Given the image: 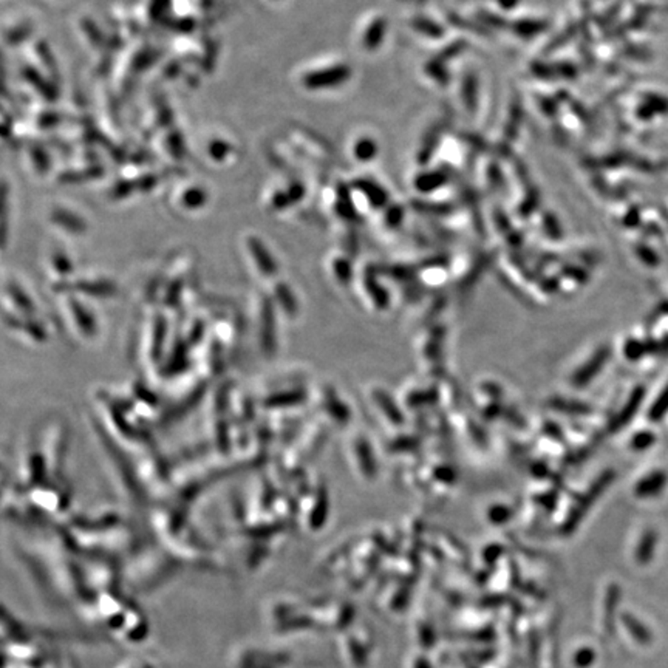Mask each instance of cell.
<instances>
[{"label":"cell","mask_w":668,"mask_h":668,"mask_svg":"<svg viewBox=\"0 0 668 668\" xmlns=\"http://www.w3.org/2000/svg\"><path fill=\"white\" fill-rule=\"evenodd\" d=\"M51 220L54 225H58L59 227H62V230H66L68 232H82V231H86V227H87L82 217H79L78 214H73L68 209H63V207L53 209Z\"/></svg>","instance_id":"3957f363"},{"label":"cell","mask_w":668,"mask_h":668,"mask_svg":"<svg viewBox=\"0 0 668 668\" xmlns=\"http://www.w3.org/2000/svg\"><path fill=\"white\" fill-rule=\"evenodd\" d=\"M350 652L353 654V659H354V664L358 665V667H365V664H367V657H365V652L362 649V647L356 642L354 639L350 640Z\"/></svg>","instance_id":"52a82bcc"},{"label":"cell","mask_w":668,"mask_h":668,"mask_svg":"<svg viewBox=\"0 0 668 668\" xmlns=\"http://www.w3.org/2000/svg\"><path fill=\"white\" fill-rule=\"evenodd\" d=\"M415 668H432V665L428 664V661L426 657H419L416 664H415Z\"/></svg>","instance_id":"9c48e42d"},{"label":"cell","mask_w":668,"mask_h":668,"mask_svg":"<svg viewBox=\"0 0 668 668\" xmlns=\"http://www.w3.org/2000/svg\"><path fill=\"white\" fill-rule=\"evenodd\" d=\"M181 205L186 209H200L207 203V194L201 187H189L181 194Z\"/></svg>","instance_id":"277c9868"},{"label":"cell","mask_w":668,"mask_h":668,"mask_svg":"<svg viewBox=\"0 0 668 668\" xmlns=\"http://www.w3.org/2000/svg\"><path fill=\"white\" fill-rule=\"evenodd\" d=\"M594 659H596V653L592 649L582 648L574 656V665L577 668H587L594 662Z\"/></svg>","instance_id":"8992f818"},{"label":"cell","mask_w":668,"mask_h":668,"mask_svg":"<svg viewBox=\"0 0 668 668\" xmlns=\"http://www.w3.org/2000/svg\"><path fill=\"white\" fill-rule=\"evenodd\" d=\"M344 79H345V68L342 67L320 68L314 71H308L307 75L302 78V86L308 90H319V88H327L329 86L339 84V82Z\"/></svg>","instance_id":"6da1fadb"},{"label":"cell","mask_w":668,"mask_h":668,"mask_svg":"<svg viewBox=\"0 0 668 668\" xmlns=\"http://www.w3.org/2000/svg\"><path fill=\"white\" fill-rule=\"evenodd\" d=\"M246 246H248V250L252 255L255 267L262 271V274H264V276H274L277 271V264L274 262V257L269 254L264 243L259 240L257 237L250 235L248 240H246Z\"/></svg>","instance_id":"7a4b0ae2"},{"label":"cell","mask_w":668,"mask_h":668,"mask_svg":"<svg viewBox=\"0 0 668 668\" xmlns=\"http://www.w3.org/2000/svg\"><path fill=\"white\" fill-rule=\"evenodd\" d=\"M232 148L230 143H226L225 140H215L212 143H209L207 145V153L210 158L214 160H225L227 155L231 153Z\"/></svg>","instance_id":"5b68a950"},{"label":"cell","mask_w":668,"mask_h":668,"mask_svg":"<svg viewBox=\"0 0 668 668\" xmlns=\"http://www.w3.org/2000/svg\"><path fill=\"white\" fill-rule=\"evenodd\" d=\"M421 639H423V642L424 645L428 648V647H432L433 642H435V637H433V631L427 628V627H423V631H421Z\"/></svg>","instance_id":"ba28073f"}]
</instances>
